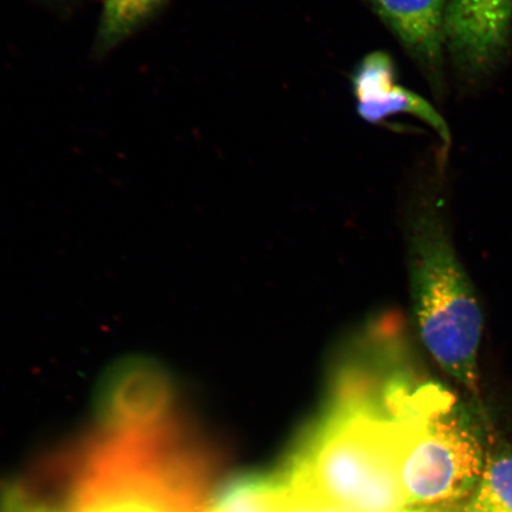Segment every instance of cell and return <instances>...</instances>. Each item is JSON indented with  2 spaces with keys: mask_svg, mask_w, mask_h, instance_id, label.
I'll return each instance as SVG.
<instances>
[{
  "mask_svg": "<svg viewBox=\"0 0 512 512\" xmlns=\"http://www.w3.org/2000/svg\"><path fill=\"white\" fill-rule=\"evenodd\" d=\"M387 399L396 435V473L406 509L469 498L484 471L482 444L462 403L444 384L390 367Z\"/></svg>",
  "mask_w": 512,
  "mask_h": 512,
  "instance_id": "3957f363",
  "label": "cell"
},
{
  "mask_svg": "<svg viewBox=\"0 0 512 512\" xmlns=\"http://www.w3.org/2000/svg\"><path fill=\"white\" fill-rule=\"evenodd\" d=\"M438 200L420 198L411 217L409 283L416 330L439 368L477 394L483 311Z\"/></svg>",
  "mask_w": 512,
  "mask_h": 512,
  "instance_id": "277c9868",
  "label": "cell"
},
{
  "mask_svg": "<svg viewBox=\"0 0 512 512\" xmlns=\"http://www.w3.org/2000/svg\"><path fill=\"white\" fill-rule=\"evenodd\" d=\"M437 509H439V508H431V509H407L405 512H439Z\"/></svg>",
  "mask_w": 512,
  "mask_h": 512,
  "instance_id": "5bb4252c",
  "label": "cell"
},
{
  "mask_svg": "<svg viewBox=\"0 0 512 512\" xmlns=\"http://www.w3.org/2000/svg\"><path fill=\"white\" fill-rule=\"evenodd\" d=\"M169 0H120L110 16L100 19L98 43L110 49L142 27Z\"/></svg>",
  "mask_w": 512,
  "mask_h": 512,
  "instance_id": "30bf717a",
  "label": "cell"
},
{
  "mask_svg": "<svg viewBox=\"0 0 512 512\" xmlns=\"http://www.w3.org/2000/svg\"><path fill=\"white\" fill-rule=\"evenodd\" d=\"M435 93L444 89L447 0H367Z\"/></svg>",
  "mask_w": 512,
  "mask_h": 512,
  "instance_id": "52a82bcc",
  "label": "cell"
},
{
  "mask_svg": "<svg viewBox=\"0 0 512 512\" xmlns=\"http://www.w3.org/2000/svg\"><path fill=\"white\" fill-rule=\"evenodd\" d=\"M464 512H512L511 452L499 453L485 463Z\"/></svg>",
  "mask_w": 512,
  "mask_h": 512,
  "instance_id": "9c48e42d",
  "label": "cell"
},
{
  "mask_svg": "<svg viewBox=\"0 0 512 512\" xmlns=\"http://www.w3.org/2000/svg\"><path fill=\"white\" fill-rule=\"evenodd\" d=\"M120 0H101L102 14L101 19L107 18L117 8Z\"/></svg>",
  "mask_w": 512,
  "mask_h": 512,
  "instance_id": "4fadbf2b",
  "label": "cell"
},
{
  "mask_svg": "<svg viewBox=\"0 0 512 512\" xmlns=\"http://www.w3.org/2000/svg\"><path fill=\"white\" fill-rule=\"evenodd\" d=\"M387 366L344 368L284 477L345 512H405Z\"/></svg>",
  "mask_w": 512,
  "mask_h": 512,
  "instance_id": "7a4b0ae2",
  "label": "cell"
},
{
  "mask_svg": "<svg viewBox=\"0 0 512 512\" xmlns=\"http://www.w3.org/2000/svg\"><path fill=\"white\" fill-rule=\"evenodd\" d=\"M398 76L392 56L382 50L371 51L352 70V94L356 101L366 99L386 83L398 80Z\"/></svg>",
  "mask_w": 512,
  "mask_h": 512,
  "instance_id": "8fae6325",
  "label": "cell"
},
{
  "mask_svg": "<svg viewBox=\"0 0 512 512\" xmlns=\"http://www.w3.org/2000/svg\"><path fill=\"white\" fill-rule=\"evenodd\" d=\"M175 381L144 356L118 361L96 386V420L146 421L175 414Z\"/></svg>",
  "mask_w": 512,
  "mask_h": 512,
  "instance_id": "8992f818",
  "label": "cell"
},
{
  "mask_svg": "<svg viewBox=\"0 0 512 512\" xmlns=\"http://www.w3.org/2000/svg\"><path fill=\"white\" fill-rule=\"evenodd\" d=\"M512 34V0H447L445 51L466 81L490 75L507 55Z\"/></svg>",
  "mask_w": 512,
  "mask_h": 512,
  "instance_id": "5b68a950",
  "label": "cell"
},
{
  "mask_svg": "<svg viewBox=\"0 0 512 512\" xmlns=\"http://www.w3.org/2000/svg\"><path fill=\"white\" fill-rule=\"evenodd\" d=\"M273 512H345L323 501L298 486L291 484L284 476L277 477Z\"/></svg>",
  "mask_w": 512,
  "mask_h": 512,
  "instance_id": "7c38bea8",
  "label": "cell"
},
{
  "mask_svg": "<svg viewBox=\"0 0 512 512\" xmlns=\"http://www.w3.org/2000/svg\"><path fill=\"white\" fill-rule=\"evenodd\" d=\"M356 111L371 125H382L396 115H412L430 126L445 144L451 143L450 127L440 113L425 98L398 81L388 83L367 99L356 101Z\"/></svg>",
  "mask_w": 512,
  "mask_h": 512,
  "instance_id": "ba28073f",
  "label": "cell"
},
{
  "mask_svg": "<svg viewBox=\"0 0 512 512\" xmlns=\"http://www.w3.org/2000/svg\"><path fill=\"white\" fill-rule=\"evenodd\" d=\"M210 470L174 418L96 422L78 447L11 485L0 512H209Z\"/></svg>",
  "mask_w": 512,
  "mask_h": 512,
  "instance_id": "6da1fadb",
  "label": "cell"
}]
</instances>
